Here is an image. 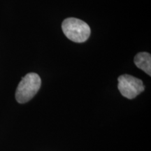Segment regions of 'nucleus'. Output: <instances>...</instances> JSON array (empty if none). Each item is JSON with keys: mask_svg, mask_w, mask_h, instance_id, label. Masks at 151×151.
Here are the masks:
<instances>
[{"mask_svg": "<svg viewBox=\"0 0 151 151\" xmlns=\"http://www.w3.org/2000/svg\"><path fill=\"white\" fill-rule=\"evenodd\" d=\"M63 33L68 39L76 43H83L89 39L91 29L90 26L80 19L69 18L62 24Z\"/></svg>", "mask_w": 151, "mask_h": 151, "instance_id": "nucleus-1", "label": "nucleus"}, {"mask_svg": "<svg viewBox=\"0 0 151 151\" xmlns=\"http://www.w3.org/2000/svg\"><path fill=\"white\" fill-rule=\"evenodd\" d=\"M41 80L36 73H29L22 78L16 92V99L18 103L24 104L30 101L40 89Z\"/></svg>", "mask_w": 151, "mask_h": 151, "instance_id": "nucleus-2", "label": "nucleus"}, {"mask_svg": "<svg viewBox=\"0 0 151 151\" xmlns=\"http://www.w3.org/2000/svg\"><path fill=\"white\" fill-rule=\"evenodd\" d=\"M118 80V90L120 94L127 99H132L144 91L145 87L141 79L131 75L120 76Z\"/></svg>", "mask_w": 151, "mask_h": 151, "instance_id": "nucleus-3", "label": "nucleus"}, {"mask_svg": "<svg viewBox=\"0 0 151 151\" xmlns=\"http://www.w3.org/2000/svg\"><path fill=\"white\" fill-rule=\"evenodd\" d=\"M136 66L144 71L149 76H151V55L146 52H141L134 57V60Z\"/></svg>", "mask_w": 151, "mask_h": 151, "instance_id": "nucleus-4", "label": "nucleus"}]
</instances>
